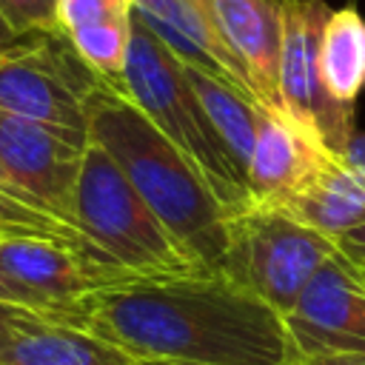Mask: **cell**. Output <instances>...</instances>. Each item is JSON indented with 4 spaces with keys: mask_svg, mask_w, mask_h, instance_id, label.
Masks as SVG:
<instances>
[{
    "mask_svg": "<svg viewBox=\"0 0 365 365\" xmlns=\"http://www.w3.org/2000/svg\"><path fill=\"white\" fill-rule=\"evenodd\" d=\"M86 328L137 362L294 365L285 319L220 274L140 279L86 302Z\"/></svg>",
    "mask_w": 365,
    "mask_h": 365,
    "instance_id": "cell-1",
    "label": "cell"
},
{
    "mask_svg": "<svg viewBox=\"0 0 365 365\" xmlns=\"http://www.w3.org/2000/svg\"><path fill=\"white\" fill-rule=\"evenodd\" d=\"M86 114L88 140L114 157L125 180L180 248L202 271L217 274L228 240V214L200 171L123 91L108 83H100L88 94Z\"/></svg>",
    "mask_w": 365,
    "mask_h": 365,
    "instance_id": "cell-2",
    "label": "cell"
},
{
    "mask_svg": "<svg viewBox=\"0 0 365 365\" xmlns=\"http://www.w3.org/2000/svg\"><path fill=\"white\" fill-rule=\"evenodd\" d=\"M120 91L200 171L228 217L254 205L248 180L211 125L200 97L185 77L182 63L137 14L131 23V48Z\"/></svg>",
    "mask_w": 365,
    "mask_h": 365,
    "instance_id": "cell-3",
    "label": "cell"
},
{
    "mask_svg": "<svg viewBox=\"0 0 365 365\" xmlns=\"http://www.w3.org/2000/svg\"><path fill=\"white\" fill-rule=\"evenodd\" d=\"M71 225L137 279L202 274L134 191L114 157L94 140L86 145L83 171L71 197Z\"/></svg>",
    "mask_w": 365,
    "mask_h": 365,
    "instance_id": "cell-4",
    "label": "cell"
},
{
    "mask_svg": "<svg viewBox=\"0 0 365 365\" xmlns=\"http://www.w3.org/2000/svg\"><path fill=\"white\" fill-rule=\"evenodd\" d=\"M336 254L339 245L331 237L302 225L285 208L254 202L228 217V240L217 274L285 317Z\"/></svg>",
    "mask_w": 365,
    "mask_h": 365,
    "instance_id": "cell-5",
    "label": "cell"
},
{
    "mask_svg": "<svg viewBox=\"0 0 365 365\" xmlns=\"http://www.w3.org/2000/svg\"><path fill=\"white\" fill-rule=\"evenodd\" d=\"M100 83L63 31L43 34L0 57V111L88 134L86 100Z\"/></svg>",
    "mask_w": 365,
    "mask_h": 365,
    "instance_id": "cell-6",
    "label": "cell"
},
{
    "mask_svg": "<svg viewBox=\"0 0 365 365\" xmlns=\"http://www.w3.org/2000/svg\"><path fill=\"white\" fill-rule=\"evenodd\" d=\"M328 14L325 0H282L279 103L294 125L334 157H342L356 128L354 108L334 103L319 80V37Z\"/></svg>",
    "mask_w": 365,
    "mask_h": 365,
    "instance_id": "cell-7",
    "label": "cell"
},
{
    "mask_svg": "<svg viewBox=\"0 0 365 365\" xmlns=\"http://www.w3.org/2000/svg\"><path fill=\"white\" fill-rule=\"evenodd\" d=\"M0 271L83 322L88 299L140 282L88 245L37 234H0Z\"/></svg>",
    "mask_w": 365,
    "mask_h": 365,
    "instance_id": "cell-8",
    "label": "cell"
},
{
    "mask_svg": "<svg viewBox=\"0 0 365 365\" xmlns=\"http://www.w3.org/2000/svg\"><path fill=\"white\" fill-rule=\"evenodd\" d=\"M86 145L88 134L0 111V165L6 180L31 205L66 225H71V197L83 171Z\"/></svg>",
    "mask_w": 365,
    "mask_h": 365,
    "instance_id": "cell-9",
    "label": "cell"
},
{
    "mask_svg": "<svg viewBox=\"0 0 365 365\" xmlns=\"http://www.w3.org/2000/svg\"><path fill=\"white\" fill-rule=\"evenodd\" d=\"M282 319L299 359L365 354V285L351 259L339 251L325 262Z\"/></svg>",
    "mask_w": 365,
    "mask_h": 365,
    "instance_id": "cell-10",
    "label": "cell"
},
{
    "mask_svg": "<svg viewBox=\"0 0 365 365\" xmlns=\"http://www.w3.org/2000/svg\"><path fill=\"white\" fill-rule=\"evenodd\" d=\"M134 14L180 63L202 68L257 100L248 71L225 46L202 0H151L145 6H134Z\"/></svg>",
    "mask_w": 365,
    "mask_h": 365,
    "instance_id": "cell-11",
    "label": "cell"
},
{
    "mask_svg": "<svg viewBox=\"0 0 365 365\" xmlns=\"http://www.w3.org/2000/svg\"><path fill=\"white\" fill-rule=\"evenodd\" d=\"M225 46L242 63L257 100L282 111L279 103V48H282V0H202Z\"/></svg>",
    "mask_w": 365,
    "mask_h": 365,
    "instance_id": "cell-12",
    "label": "cell"
},
{
    "mask_svg": "<svg viewBox=\"0 0 365 365\" xmlns=\"http://www.w3.org/2000/svg\"><path fill=\"white\" fill-rule=\"evenodd\" d=\"M314 137L282 111L262 108L254 151L248 160V191L259 205H285L328 157Z\"/></svg>",
    "mask_w": 365,
    "mask_h": 365,
    "instance_id": "cell-13",
    "label": "cell"
},
{
    "mask_svg": "<svg viewBox=\"0 0 365 365\" xmlns=\"http://www.w3.org/2000/svg\"><path fill=\"white\" fill-rule=\"evenodd\" d=\"M0 365H140L83 325L17 314L0 328Z\"/></svg>",
    "mask_w": 365,
    "mask_h": 365,
    "instance_id": "cell-14",
    "label": "cell"
},
{
    "mask_svg": "<svg viewBox=\"0 0 365 365\" xmlns=\"http://www.w3.org/2000/svg\"><path fill=\"white\" fill-rule=\"evenodd\" d=\"M279 208L336 242L365 225V174L328 154L311 180Z\"/></svg>",
    "mask_w": 365,
    "mask_h": 365,
    "instance_id": "cell-15",
    "label": "cell"
},
{
    "mask_svg": "<svg viewBox=\"0 0 365 365\" xmlns=\"http://www.w3.org/2000/svg\"><path fill=\"white\" fill-rule=\"evenodd\" d=\"M319 80L334 103L356 108L365 88V17L356 6L331 9L319 37Z\"/></svg>",
    "mask_w": 365,
    "mask_h": 365,
    "instance_id": "cell-16",
    "label": "cell"
},
{
    "mask_svg": "<svg viewBox=\"0 0 365 365\" xmlns=\"http://www.w3.org/2000/svg\"><path fill=\"white\" fill-rule=\"evenodd\" d=\"M185 77L194 88V94L200 97L211 125L217 128L220 140L225 143L228 154L234 157L237 168L245 174L248 180V160H251V151H254V140H257V128H259V117H262V108L254 97H248L245 91L234 88L231 83L202 71V68H194V66H185Z\"/></svg>",
    "mask_w": 365,
    "mask_h": 365,
    "instance_id": "cell-17",
    "label": "cell"
},
{
    "mask_svg": "<svg viewBox=\"0 0 365 365\" xmlns=\"http://www.w3.org/2000/svg\"><path fill=\"white\" fill-rule=\"evenodd\" d=\"M131 23H100V26H86L77 31H68L66 37L83 57V63L111 88H123V74L128 63V48H131Z\"/></svg>",
    "mask_w": 365,
    "mask_h": 365,
    "instance_id": "cell-18",
    "label": "cell"
},
{
    "mask_svg": "<svg viewBox=\"0 0 365 365\" xmlns=\"http://www.w3.org/2000/svg\"><path fill=\"white\" fill-rule=\"evenodd\" d=\"M0 234H37V237H54V240L94 248L77 228L66 225L63 220L40 211L37 205H31V202H26V200L3 191V188H0Z\"/></svg>",
    "mask_w": 365,
    "mask_h": 365,
    "instance_id": "cell-19",
    "label": "cell"
},
{
    "mask_svg": "<svg viewBox=\"0 0 365 365\" xmlns=\"http://www.w3.org/2000/svg\"><path fill=\"white\" fill-rule=\"evenodd\" d=\"M134 17V0H57L60 31H77L100 23H128Z\"/></svg>",
    "mask_w": 365,
    "mask_h": 365,
    "instance_id": "cell-20",
    "label": "cell"
},
{
    "mask_svg": "<svg viewBox=\"0 0 365 365\" xmlns=\"http://www.w3.org/2000/svg\"><path fill=\"white\" fill-rule=\"evenodd\" d=\"M0 17L20 34H54L57 23V0H0Z\"/></svg>",
    "mask_w": 365,
    "mask_h": 365,
    "instance_id": "cell-21",
    "label": "cell"
},
{
    "mask_svg": "<svg viewBox=\"0 0 365 365\" xmlns=\"http://www.w3.org/2000/svg\"><path fill=\"white\" fill-rule=\"evenodd\" d=\"M0 305L23 308V311L48 317V319H54V322H68V325H83V328H86V322H83L80 317H74V314H68V311L51 305L48 299H43L40 294H34V291H29L26 285L14 282V279H11L9 274H3V271H0Z\"/></svg>",
    "mask_w": 365,
    "mask_h": 365,
    "instance_id": "cell-22",
    "label": "cell"
},
{
    "mask_svg": "<svg viewBox=\"0 0 365 365\" xmlns=\"http://www.w3.org/2000/svg\"><path fill=\"white\" fill-rule=\"evenodd\" d=\"M40 37H43V34H34V37L20 34V31H14V29L0 17V57H6V54L17 51V48H23V46H29V43H34V40H40Z\"/></svg>",
    "mask_w": 365,
    "mask_h": 365,
    "instance_id": "cell-23",
    "label": "cell"
},
{
    "mask_svg": "<svg viewBox=\"0 0 365 365\" xmlns=\"http://www.w3.org/2000/svg\"><path fill=\"white\" fill-rule=\"evenodd\" d=\"M336 245H339V251H342L348 259L365 262V225H362V228H354V231L345 234V237H339Z\"/></svg>",
    "mask_w": 365,
    "mask_h": 365,
    "instance_id": "cell-24",
    "label": "cell"
},
{
    "mask_svg": "<svg viewBox=\"0 0 365 365\" xmlns=\"http://www.w3.org/2000/svg\"><path fill=\"white\" fill-rule=\"evenodd\" d=\"M297 365H365V354H322L297 359Z\"/></svg>",
    "mask_w": 365,
    "mask_h": 365,
    "instance_id": "cell-25",
    "label": "cell"
},
{
    "mask_svg": "<svg viewBox=\"0 0 365 365\" xmlns=\"http://www.w3.org/2000/svg\"><path fill=\"white\" fill-rule=\"evenodd\" d=\"M342 160H345L348 165H354L356 171L365 174V134H362V131H356V134L351 137V143L345 145Z\"/></svg>",
    "mask_w": 365,
    "mask_h": 365,
    "instance_id": "cell-26",
    "label": "cell"
},
{
    "mask_svg": "<svg viewBox=\"0 0 365 365\" xmlns=\"http://www.w3.org/2000/svg\"><path fill=\"white\" fill-rule=\"evenodd\" d=\"M17 314H23V308H11V305H0V328H3V325H6L9 319H14ZM29 314H31V311H29ZM37 317H40V314H37Z\"/></svg>",
    "mask_w": 365,
    "mask_h": 365,
    "instance_id": "cell-27",
    "label": "cell"
},
{
    "mask_svg": "<svg viewBox=\"0 0 365 365\" xmlns=\"http://www.w3.org/2000/svg\"><path fill=\"white\" fill-rule=\"evenodd\" d=\"M0 188H3V191H9V194H14V197H20V200H26V197H23V194H20V191H17V188H14V185L6 180V174H3V165H0ZM26 202H29V200H26ZM40 211H43V208H40Z\"/></svg>",
    "mask_w": 365,
    "mask_h": 365,
    "instance_id": "cell-28",
    "label": "cell"
},
{
    "mask_svg": "<svg viewBox=\"0 0 365 365\" xmlns=\"http://www.w3.org/2000/svg\"><path fill=\"white\" fill-rule=\"evenodd\" d=\"M351 265H354V274H356V279L365 285V262H354V259H351Z\"/></svg>",
    "mask_w": 365,
    "mask_h": 365,
    "instance_id": "cell-29",
    "label": "cell"
},
{
    "mask_svg": "<svg viewBox=\"0 0 365 365\" xmlns=\"http://www.w3.org/2000/svg\"><path fill=\"white\" fill-rule=\"evenodd\" d=\"M140 365H182V362H151V359H145V362H140ZM297 365V362H294Z\"/></svg>",
    "mask_w": 365,
    "mask_h": 365,
    "instance_id": "cell-30",
    "label": "cell"
},
{
    "mask_svg": "<svg viewBox=\"0 0 365 365\" xmlns=\"http://www.w3.org/2000/svg\"><path fill=\"white\" fill-rule=\"evenodd\" d=\"M145 3H151V0H134V6H145Z\"/></svg>",
    "mask_w": 365,
    "mask_h": 365,
    "instance_id": "cell-31",
    "label": "cell"
}]
</instances>
